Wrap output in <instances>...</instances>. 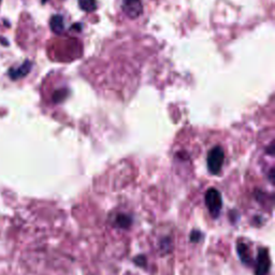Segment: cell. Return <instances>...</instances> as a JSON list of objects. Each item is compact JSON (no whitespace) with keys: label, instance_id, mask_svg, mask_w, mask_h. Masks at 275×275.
Masks as SVG:
<instances>
[{"label":"cell","instance_id":"cell-1","mask_svg":"<svg viewBox=\"0 0 275 275\" xmlns=\"http://www.w3.org/2000/svg\"><path fill=\"white\" fill-rule=\"evenodd\" d=\"M206 205L213 217H217L223 207L222 195L217 189L210 188L206 193Z\"/></svg>","mask_w":275,"mask_h":275},{"label":"cell","instance_id":"cell-2","mask_svg":"<svg viewBox=\"0 0 275 275\" xmlns=\"http://www.w3.org/2000/svg\"><path fill=\"white\" fill-rule=\"evenodd\" d=\"M225 154L221 146L213 148L208 155V168L212 174H218L223 168Z\"/></svg>","mask_w":275,"mask_h":275},{"label":"cell","instance_id":"cell-3","mask_svg":"<svg viewBox=\"0 0 275 275\" xmlns=\"http://www.w3.org/2000/svg\"><path fill=\"white\" fill-rule=\"evenodd\" d=\"M271 267V260L268 248H261L258 253L255 266V275H268Z\"/></svg>","mask_w":275,"mask_h":275},{"label":"cell","instance_id":"cell-4","mask_svg":"<svg viewBox=\"0 0 275 275\" xmlns=\"http://www.w3.org/2000/svg\"><path fill=\"white\" fill-rule=\"evenodd\" d=\"M123 9L130 19H137L143 10L140 0H125Z\"/></svg>","mask_w":275,"mask_h":275},{"label":"cell","instance_id":"cell-5","mask_svg":"<svg viewBox=\"0 0 275 275\" xmlns=\"http://www.w3.org/2000/svg\"><path fill=\"white\" fill-rule=\"evenodd\" d=\"M32 68V64L29 61L24 62L19 68H12L9 70V76L12 80H17L21 78L26 77Z\"/></svg>","mask_w":275,"mask_h":275},{"label":"cell","instance_id":"cell-6","mask_svg":"<svg viewBox=\"0 0 275 275\" xmlns=\"http://www.w3.org/2000/svg\"><path fill=\"white\" fill-rule=\"evenodd\" d=\"M237 254L240 256V259L244 265H250L252 264V256H250V252L248 249V246L245 243H239L236 245Z\"/></svg>","mask_w":275,"mask_h":275},{"label":"cell","instance_id":"cell-7","mask_svg":"<svg viewBox=\"0 0 275 275\" xmlns=\"http://www.w3.org/2000/svg\"><path fill=\"white\" fill-rule=\"evenodd\" d=\"M50 26L51 29L55 32V33H62L64 30V20L61 15H54L51 19V23H50Z\"/></svg>","mask_w":275,"mask_h":275},{"label":"cell","instance_id":"cell-8","mask_svg":"<svg viewBox=\"0 0 275 275\" xmlns=\"http://www.w3.org/2000/svg\"><path fill=\"white\" fill-rule=\"evenodd\" d=\"M116 224L123 229H128L131 225V218L126 214H119L116 217Z\"/></svg>","mask_w":275,"mask_h":275},{"label":"cell","instance_id":"cell-9","mask_svg":"<svg viewBox=\"0 0 275 275\" xmlns=\"http://www.w3.org/2000/svg\"><path fill=\"white\" fill-rule=\"evenodd\" d=\"M79 5L82 10L88 12V13L96 10V0H79Z\"/></svg>","mask_w":275,"mask_h":275},{"label":"cell","instance_id":"cell-10","mask_svg":"<svg viewBox=\"0 0 275 275\" xmlns=\"http://www.w3.org/2000/svg\"><path fill=\"white\" fill-rule=\"evenodd\" d=\"M66 96H67L66 90H58L53 95V99L55 102H61L66 98Z\"/></svg>","mask_w":275,"mask_h":275},{"label":"cell","instance_id":"cell-11","mask_svg":"<svg viewBox=\"0 0 275 275\" xmlns=\"http://www.w3.org/2000/svg\"><path fill=\"white\" fill-rule=\"evenodd\" d=\"M202 237H203V234L200 231H196L195 230V231L191 232V234H190V241L194 242V243H197V242H199L201 240Z\"/></svg>","mask_w":275,"mask_h":275},{"label":"cell","instance_id":"cell-12","mask_svg":"<svg viewBox=\"0 0 275 275\" xmlns=\"http://www.w3.org/2000/svg\"><path fill=\"white\" fill-rule=\"evenodd\" d=\"M134 262H135L136 265H138L139 267H144L146 265V258L144 256H143V255H140V256L135 257Z\"/></svg>","mask_w":275,"mask_h":275},{"label":"cell","instance_id":"cell-13","mask_svg":"<svg viewBox=\"0 0 275 275\" xmlns=\"http://www.w3.org/2000/svg\"><path fill=\"white\" fill-rule=\"evenodd\" d=\"M270 180H271L272 183L274 182V169H272L271 172H270Z\"/></svg>","mask_w":275,"mask_h":275},{"label":"cell","instance_id":"cell-14","mask_svg":"<svg viewBox=\"0 0 275 275\" xmlns=\"http://www.w3.org/2000/svg\"><path fill=\"white\" fill-rule=\"evenodd\" d=\"M0 3H2V0H0Z\"/></svg>","mask_w":275,"mask_h":275}]
</instances>
